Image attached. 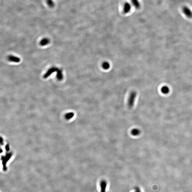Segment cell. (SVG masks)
<instances>
[{"label": "cell", "instance_id": "obj_1", "mask_svg": "<svg viewBox=\"0 0 192 192\" xmlns=\"http://www.w3.org/2000/svg\"><path fill=\"white\" fill-rule=\"evenodd\" d=\"M137 95V93L135 91H132L130 94L128 101V106L130 108L134 107Z\"/></svg>", "mask_w": 192, "mask_h": 192}, {"label": "cell", "instance_id": "obj_2", "mask_svg": "<svg viewBox=\"0 0 192 192\" xmlns=\"http://www.w3.org/2000/svg\"><path fill=\"white\" fill-rule=\"evenodd\" d=\"M182 10L183 13L187 18L189 19L192 18V11L189 7L187 6H184Z\"/></svg>", "mask_w": 192, "mask_h": 192}, {"label": "cell", "instance_id": "obj_3", "mask_svg": "<svg viewBox=\"0 0 192 192\" xmlns=\"http://www.w3.org/2000/svg\"><path fill=\"white\" fill-rule=\"evenodd\" d=\"M58 68L55 67H52L51 68L49 69L47 72L45 74L44 76V78L45 79L47 78L51 75L53 73L55 72H57V71Z\"/></svg>", "mask_w": 192, "mask_h": 192}, {"label": "cell", "instance_id": "obj_4", "mask_svg": "<svg viewBox=\"0 0 192 192\" xmlns=\"http://www.w3.org/2000/svg\"><path fill=\"white\" fill-rule=\"evenodd\" d=\"M100 192H106V190L107 187V182L106 180H102L100 181Z\"/></svg>", "mask_w": 192, "mask_h": 192}, {"label": "cell", "instance_id": "obj_5", "mask_svg": "<svg viewBox=\"0 0 192 192\" xmlns=\"http://www.w3.org/2000/svg\"><path fill=\"white\" fill-rule=\"evenodd\" d=\"M8 59L10 61L15 63H19L20 61V59L19 58L12 55H9L8 57Z\"/></svg>", "mask_w": 192, "mask_h": 192}, {"label": "cell", "instance_id": "obj_6", "mask_svg": "<svg viewBox=\"0 0 192 192\" xmlns=\"http://www.w3.org/2000/svg\"><path fill=\"white\" fill-rule=\"evenodd\" d=\"M131 135L134 136H138L140 134V133H141V131H140V130L138 129H132L131 130Z\"/></svg>", "mask_w": 192, "mask_h": 192}, {"label": "cell", "instance_id": "obj_7", "mask_svg": "<svg viewBox=\"0 0 192 192\" xmlns=\"http://www.w3.org/2000/svg\"><path fill=\"white\" fill-rule=\"evenodd\" d=\"M57 78L59 81H61L63 79V75L62 74V72L61 69H58L57 71Z\"/></svg>", "mask_w": 192, "mask_h": 192}, {"label": "cell", "instance_id": "obj_8", "mask_svg": "<svg viewBox=\"0 0 192 192\" xmlns=\"http://www.w3.org/2000/svg\"><path fill=\"white\" fill-rule=\"evenodd\" d=\"M50 42L49 39L48 38H44L41 40L40 42V44L42 46H44L49 44Z\"/></svg>", "mask_w": 192, "mask_h": 192}, {"label": "cell", "instance_id": "obj_9", "mask_svg": "<svg viewBox=\"0 0 192 192\" xmlns=\"http://www.w3.org/2000/svg\"><path fill=\"white\" fill-rule=\"evenodd\" d=\"M110 63L108 62H104L102 63V67L105 70H108L110 68Z\"/></svg>", "mask_w": 192, "mask_h": 192}, {"label": "cell", "instance_id": "obj_10", "mask_svg": "<svg viewBox=\"0 0 192 192\" xmlns=\"http://www.w3.org/2000/svg\"><path fill=\"white\" fill-rule=\"evenodd\" d=\"M46 3L48 6L50 8H53L55 5L54 1L53 0H46Z\"/></svg>", "mask_w": 192, "mask_h": 192}, {"label": "cell", "instance_id": "obj_11", "mask_svg": "<svg viewBox=\"0 0 192 192\" xmlns=\"http://www.w3.org/2000/svg\"><path fill=\"white\" fill-rule=\"evenodd\" d=\"M161 91L163 93L167 94L169 91V89L167 86H163L161 89Z\"/></svg>", "mask_w": 192, "mask_h": 192}, {"label": "cell", "instance_id": "obj_12", "mask_svg": "<svg viewBox=\"0 0 192 192\" xmlns=\"http://www.w3.org/2000/svg\"><path fill=\"white\" fill-rule=\"evenodd\" d=\"M131 9V6L129 3H126L124 5V11L125 13H128L130 11Z\"/></svg>", "mask_w": 192, "mask_h": 192}, {"label": "cell", "instance_id": "obj_13", "mask_svg": "<svg viewBox=\"0 0 192 192\" xmlns=\"http://www.w3.org/2000/svg\"><path fill=\"white\" fill-rule=\"evenodd\" d=\"M132 2L134 3V5L137 8H139L140 7V3L138 0H132Z\"/></svg>", "mask_w": 192, "mask_h": 192}, {"label": "cell", "instance_id": "obj_14", "mask_svg": "<svg viewBox=\"0 0 192 192\" xmlns=\"http://www.w3.org/2000/svg\"><path fill=\"white\" fill-rule=\"evenodd\" d=\"M141 192V191H140V189H139V188H135V192Z\"/></svg>", "mask_w": 192, "mask_h": 192}]
</instances>
